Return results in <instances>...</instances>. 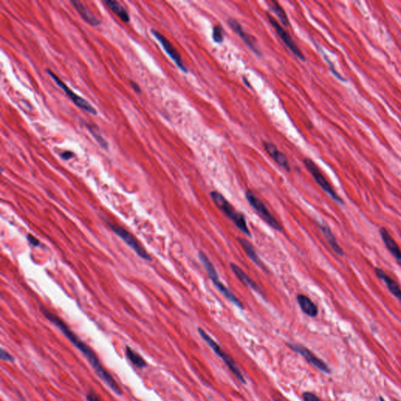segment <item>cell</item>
Here are the masks:
<instances>
[{"label": "cell", "mask_w": 401, "mask_h": 401, "mask_svg": "<svg viewBox=\"0 0 401 401\" xmlns=\"http://www.w3.org/2000/svg\"><path fill=\"white\" fill-rule=\"evenodd\" d=\"M40 311L47 320L52 322L53 324H55L59 329L61 330V332L66 336L67 339L70 341L71 343L74 345L76 348L80 350V352L83 354L84 356L89 361L90 365L94 369V371L97 373L99 378L102 379L104 383L108 385V387L112 391L115 392L117 395H121L122 392H121L120 386L118 385L117 382L112 376L110 373L108 372L106 369L103 367L102 364L100 363V360L97 358L94 351L86 343H84L83 341L81 340L70 329V327L67 325L65 322L61 320V318L57 317V315L53 314V313L48 311L43 307H40Z\"/></svg>", "instance_id": "obj_1"}, {"label": "cell", "mask_w": 401, "mask_h": 401, "mask_svg": "<svg viewBox=\"0 0 401 401\" xmlns=\"http://www.w3.org/2000/svg\"><path fill=\"white\" fill-rule=\"evenodd\" d=\"M210 197L212 198V200L216 206L220 208V210L235 223V226L241 232L248 236H251L244 214L237 212L236 209H235V208L231 205V203L219 191H212L210 193Z\"/></svg>", "instance_id": "obj_2"}, {"label": "cell", "mask_w": 401, "mask_h": 401, "mask_svg": "<svg viewBox=\"0 0 401 401\" xmlns=\"http://www.w3.org/2000/svg\"><path fill=\"white\" fill-rule=\"evenodd\" d=\"M198 331H199L200 336L202 338L203 340L205 343H207V344L209 346L210 348L212 349L214 353L223 360L227 367L229 368L231 372L233 373V375L236 377L238 380L241 382L242 384L245 385L246 380L244 379V376H243L242 373L240 371V369L238 367V366L236 365V363L234 361L233 359L220 347V345L218 344L210 335H208L206 333V331H204V329L199 327Z\"/></svg>", "instance_id": "obj_3"}, {"label": "cell", "mask_w": 401, "mask_h": 401, "mask_svg": "<svg viewBox=\"0 0 401 401\" xmlns=\"http://www.w3.org/2000/svg\"><path fill=\"white\" fill-rule=\"evenodd\" d=\"M199 259H200V261L201 262L204 268L206 270L208 277H209V279L212 281L214 285L216 286L217 289L219 290L231 303H233L235 306H236L237 307H239V309H243L242 303H241L240 300L220 281V278L218 276L216 268L214 267L212 262L209 260L208 256H207L204 252H199Z\"/></svg>", "instance_id": "obj_4"}, {"label": "cell", "mask_w": 401, "mask_h": 401, "mask_svg": "<svg viewBox=\"0 0 401 401\" xmlns=\"http://www.w3.org/2000/svg\"><path fill=\"white\" fill-rule=\"evenodd\" d=\"M245 198L250 205L259 214L262 220L267 223L270 227L275 231H281L282 227L278 220L274 217L272 214L268 210L266 204L262 201L251 190H247Z\"/></svg>", "instance_id": "obj_5"}, {"label": "cell", "mask_w": 401, "mask_h": 401, "mask_svg": "<svg viewBox=\"0 0 401 401\" xmlns=\"http://www.w3.org/2000/svg\"><path fill=\"white\" fill-rule=\"evenodd\" d=\"M303 163L307 170L312 175L314 180L317 182V184L320 186L321 189L335 201L340 203V204H343L344 200L341 199L340 196L335 192V190L329 184V182L327 181L324 176L322 174V172H321L318 165L310 159H305L303 160Z\"/></svg>", "instance_id": "obj_6"}, {"label": "cell", "mask_w": 401, "mask_h": 401, "mask_svg": "<svg viewBox=\"0 0 401 401\" xmlns=\"http://www.w3.org/2000/svg\"><path fill=\"white\" fill-rule=\"evenodd\" d=\"M108 224L110 227L111 229L112 230V231H114L118 236L121 238L141 259L147 260V261L152 260V257L146 251L145 248H144V247L140 244L138 241L136 240L134 236L132 234L129 233V231L125 229L124 227L116 225L114 223H108Z\"/></svg>", "instance_id": "obj_7"}, {"label": "cell", "mask_w": 401, "mask_h": 401, "mask_svg": "<svg viewBox=\"0 0 401 401\" xmlns=\"http://www.w3.org/2000/svg\"><path fill=\"white\" fill-rule=\"evenodd\" d=\"M288 348L293 350L294 352L297 353L299 355L303 357L309 363L312 364L314 367L318 368L321 372L325 374H331V369L329 366L327 365L325 362L323 361L320 358L315 356L311 350L307 347L302 346L300 344H295V343H288L287 344Z\"/></svg>", "instance_id": "obj_8"}, {"label": "cell", "mask_w": 401, "mask_h": 401, "mask_svg": "<svg viewBox=\"0 0 401 401\" xmlns=\"http://www.w3.org/2000/svg\"><path fill=\"white\" fill-rule=\"evenodd\" d=\"M47 73L49 74V76L53 79L54 81H55L57 85H58L63 90L65 91V93H66L67 96H68L71 100H72V102L76 104V106H78L79 108H81L82 110L85 111V112H87L88 113L92 114V115H97V111L93 108L89 102H87L85 99L82 98V97H80L79 95L76 94L70 88L68 87L67 86L66 84L62 81V80H60L58 76H56L53 72H52L51 71L47 70Z\"/></svg>", "instance_id": "obj_9"}, {"label": "cell", "mask_w": 401, "mask_h": 401, "mask_svg": "<svg viewBox=\"0 0 401 401\" xmlns=\"http://www.w3.org/2000/svg\"><path fill=\"white\" fill-rule=\"evenodd\" d=\"M267 18H268L269 22L271 23V25H272L273 28L276 31L277 34L279 35L281 40L284 42L286 46L294 53V55H295V57H297L298 58L300 59L301 61H306V58H305V56L303 55V53H302L300 49L298 47L297 45L294 42L291 36L284 30V28H283L271 14H269L268 13H267Z\"/></svg>", "instance_id": "obj_10"}, {"label": "cell", "mask_w": 401, "mask_h": 401, "mask_svg": "<svg viewBox=\"0 0 401 401\" xmlns=\"http://www.w3.org/2000/svg\"><path fill=\"white\" fill-rule=\"evenodd\" d=\"M152 33L156 37V40L160 42L163 49H165V53L169 56L172 61H174L176 66L178 67L180 70L183 71V72H188V69L184 65V62H183L181 56H180L178 51L176 50V48L173 46V45L167 40V38H165V36L158 32V31L152 29Z\"/></svg>", "instance_id": "obj_11"}, {"label": "cell", "mask_w": 401, "mask_h": 401, "mask_svg": "<svg viewBox=\"0 0 401 401\" xmlns=\"http://www.w3.org/2000/svg\"><path fill=\"white\" fill-rule=\"evenodd\" d=\"M227 23H228V25L231 27V29H232L235 33H237V34L240 36V38L244 41V43L248 45V48H249L255 54H256L257 56L262 55L261 52L259 50V46H258L257 41H256V38L251 36V35L246 33L239 21L234 19V18H229L228 21H227Z\"/></svg>", "instance_id": "obj_12"}, {"label": "cell", "mask_w": 401, "mask_h": 401, "mask_svg": "<svg viewBox=\"0 0 401 401\" xmlns=\"http://www.w3.org/2000/svg\"><path fill=\"white\" fill-rule=\"evenodd\" d=\"M379 234L386 248L391 253L392 256H394L398 265L401 267V250L400 249L398 243L392 238L391 235L384 227L380 228Z\"/></svg>", "instance_id": "obj_13"}, {"label": "cell", "mask_w": 401, "mask_h": 401, "mask_svg": "<svg viewBox=\"0 0 401 401\" xmlns=\"http://www.w3.org/2000/svg\"><path fill=\"white\" fill-rule=\"evenodd\" d=\"M263 148L265 149L269 156L272 158L273 160L280 165L282 168H284L286 170L290 171V165L288 159L286 157L284 153L280 152L276 146L272 143L264 141L263 143Z\"/></svg>", "instance_id": "obj_14"}, {"label": "cell", "mask_w": 401, "mask_h": 401, "mask_svg": "<svg viewBox=\"0 0 401 401\" xmlns=\"http://www.w3.org/2000/svg\"><path fill=\"white\" fill-rule=\"evenodd\" d=\"M375 272L376 276L385 282L386 287L390 290V293L395 296L401 303V289L400 288L399 284H398V282L396 281L394 279H392L391 277L389 276L381 268H375Z\"/></svg>", "instance_id": "obj_15"}, {"label": "cell", "mask_w": 401, "mask_h": 401, "mask_svg": "<svg viewBox=\"0 0 401 401\" xmlns=\"http://www.w3.org/2000/svg\"><path fill=\"white\" fill-rule=\"evenodd\" d=\"M296 300H297L298 304L302 311L305 314H307V316L311 317V318H315L318 316V307L310 298L307 297V295L299 294L296 297Z\"/></svg>", "instance_id": "obj_16"}, {"label": "cell", "mask_w": 401, "mask_h": 401, "mask_svg": "<svg viewBox=\"0 0 401 401\" xmlns=\"http://www.w3.org/2000/svg\"><path fill=\"white\" fill-rule=\"evenodd\" d=\"M320 228L322 234L323 235V237H324V239L327 241V242L329 244L331 249L333 250L335 254H337L338 256H344V251H343V248H341L340 245L337 242L336 239H335V237L334 236L331 230L330 229V227H328L327 224L322 223V224H320Z\"/></svg>", "instance_id": "obj_17"}, {"label": "cell", "mask_w": 401, "mask_h": 401, "mask_svg": "<svg viewBox=\"0 0 401 401\" xmlns=\"http://www.w3.org/2000/svg\"><path fill=\"white\" fill-rule=\"evenodd\" d=\"M72 3L73 4V6L76 8V10H77L79 14L83 18L84 21H86L88 24L92 25V26H97V25H100V21L81 2L72 1Z\"/></svg>", "instance_id": "obj_18"}, {"label": "cell", "mask_w": 401, "mask_h": 401, "mask_svg": "<svg viewBox=\"0 0 401 401\" xmlns=\"http://www.w3.org/2000/svg\"><path fill=\"white\" fill-rule=\"evenodd\" d=\"M231 268L232 271H233L234 274H235V276L239 279V280L241 282H242L244 285L248 286L249 288H252V289L259 292V293H261L259 286L257 285L256 282L250 279L249 277L246 275L244 271L241 270L239 266L236 265L235 263H231Z\"/></svg>", "instance_id": "obj_19"}, {"label": "cell", "mask_w": 401, "mask_h": 401, "mask_svg": "<svg viewBox=\"0 0 401 401\" xmlns=\"http://www.w3.org/2000/svg\"><path fill=\"white\" fill-rule=\"evenodd\" d=\"M238 241H239V244L241 245V247H242L243 249H244L248 257L249 258L253 263H256L258 267L263 268V264L262 263L261 260L259 259V256H258L256 249L254 248L253 245H252L248 240H246L245 239H242V238H238Z\"/></svg>", "instance_id": "obj_20"}, {"label": "cell", "mask_w": 401, "mask_h": 401, "mask_svg": "<svg viewBox=\"0 0 401 401\" xmlns=\"http://www.w3.org/2000/svg\"><path fill=\"white\" fill-rule=\"evenodd\" d=\"M105 3L114 13H116L118 17H120L123 22H129L130 17H129V13H127L125 8L123 7L120 2L114 1V0H108V1H105Z\"/></svg>", "instance_id": "obj_21"}, {"label": "cell", "mask_w": 401, "mask_h": 401, "mask_svg": "<svg viewBox=\"0 0 401 401\" xmlns=\"http://www.w3.org/2000/svg\"><path fill=\"white\" fill-rule=\"evenodd\" d=\"M125 354H126L127 358H128L136 367H139V368H144V367L148 366V363L146 362L145 360H144L142 357L140 356V354L135 352L134 350L130 348L129 346H126V348H125Z\"/></svg>", "instance_id": "obj_22"}, {"label": "cell", "mask_w": 401, "mask_h": 401, "mask_svg": "<svg viewBox=\"0 0 401 401\" xmlns=\"http://www.w3.org/2000/svg\"><path fill=\"white\" fill-rule=\"evenodd\" d=\"M270 3H271V9H272L273 11L276 13V15L279 17L281 22L284 26H288L290 23L288 16H287V13H285L284 9L282 8L280 4L277 2V1H274V0L271 1Z\"/></svg>", "instance_id": "obj_23"}, {"label": "cell", "mask_w": 401, "mask_h": 401, "mask_svg": "<svg viewBox=\"0 0 401 401\" xmlns=\"http://www.w3.org/2000/svg\"><path fill=\"white\" fill-rule=\"evenodd\" d=\"M87 128L89 129L91 134L93 135L95 140H97V142L100 144V146H101V148H104V149H108V143H107L106 140L103 138V136L98 133V131L95 129V126H93V125L90 126V125H87Z\"/></svg>", "instance_id": "obj_24"}, {"label": "cell", "mask_w": 401, "mask_h": 401, "mask_svg": "<svg viewBox=\"0 0 401 401\" xmlns=\"http://www.w3.org/2000/svg\"><path fill=\"white\" fill-rule=\"evenodd\" d=\"M212 39L216 43H222L224 40V33L223 29L220 25H215L212 30Z\"/></svg>", "instance_id": "obj_25"}, {"label": "cell", "mask_w": 401, "mask_h": 401, "mask_svg": "<svg viewBox=\"0 0 401 401\" xmlns=\"http://www.w3.org/2000/svg\"><path fill=\"white\" fill-rule=\"evenodd\" d=\"M322 54H323V57H324V60H325V61H327V64H328V65H329V69L330 71H331V73H332V74H333L334 76H335V77H336V78L338 79V80H341V81H346V79L343 78V76H341V75L339 74V72H337V71L335 70V67H334V65H332V63H331V61H330L329 60H328V58H327V56H326L325 54L323 53V52H322Z\"/></svg>", "instance_id": "obj_26"}, {"label": "cell", "mask_w": 401, "mask_h": 401, "mask_svg": "<svg viewBox=\"0 0 401 401\" xmlns=\"http://www.w3.org/2000/svg\"><path fill=\"white\" fill-rule=\"evenodd\" d=\"M303 401H321L318 396L311 393V392H305L303 394Z\"/></svg>", "instance_id": "obj_27"}, {"label": "cell", "mask_w": 401, "mask_h": 401, "mask_svg": "<svg viewBox=\"0 0 401 401\" xmlns=\"http://www.w3.org/2000/svg\"><path fill=\"white\" fill-rule=\"evenodd\" d=\"M0 358H1L2 361H13V360H14V358H13L11 354H9L7 351L3 350V349H1Z\"/></svg>", "instance_id": "obj_28"}, {"label": "cell", "mask_w": 401, "mask_h": 401, "mask_svg": "<svg viewBox=\"0 0 401 401\" xmlns=\"http://www.w3.org/2000/svg\"><path fill=\"white\" fill-rule=\"evenodd\" d=\"M86 400H87V401H101L100 397L93 391L88 393L87 395H86Z\"/></svg>", "instance_id": "obj_29"}, {"label": "cell", "mask_w": 401, "mask_h": 401, "mask_svg": "<svg viewBox=\"0 0 401 401\" xmlns=\"http://www.w3.org/2000/svg\"><path fill=\"white\" fill-rule=\"evenodd\" d=\"M27 239L29 241L31 244H33L35 247H38L40 245V241L36 239V237L32 235H29L27 236Z\"/></svg>", "instance_id": "obj_30"}, {"label": "cell", "mask_w": 401, "mask_h": 401, "mask_svg": "<svg viewBox=\"0 0 401 401\" xmlns=\"http://www.w3.org/2000/svg\"><path fill=\"white\" fill-rule=\"evenodd\" d=\"M75 154L73 152H69V151H66V152H63L62 154L61 155V159H64V160H69V159H72V158L74 157Z\"/></svg>", "instance_id": "obj_31"}, {"label": "cell", "mask_w": 401, "mask_h": 401, "mask_svg": "<svg viewBox=\"0 0 401 401\" xmlns=\"http://www.w3.org/2000/svg\"><path fill=\"white\" fill-rule=\"evenodd\" d=\"M131 85H132V88L134 89L135 92L136 93H140L141 92V89H140V86H139L138 84L135 82L134 81H130Z\"/></svg>", "instance_id": "obj_32"}, {"label": "cell", "mask_w": 401, "mask_h": 401, "mask_svg": "<svg viewBox=\"0 0 401 401\" xmlns=\"http://www.w3.org/2000/svg\"><path fill=\"white\" fill-rule=\"evenodd\" d=\"M243 80H244V83H245L246 85H248V86H249V87L251 88V85H250L249 82H248V80H246V79L244 78V77H243Z\"/></svg>", "instance_id": "obj_33"}, {"label": "cell", "mask_w": 401, "mask_h": 401, "mask_svg": "<svg viewBox=\"0 0 401 401\" xmlns=\"http://www.w3.org/2000/svg\"><path fill=\"white\" fill-rule=\"evenodd\" d=\"M379 401H385L384 398H382V397H379Z\"/></svg>", "instance_id": "obj_34"}, {"label": "cell", "mask_w": 401, "mask_h": 401, "mask_svg": "<svg viewBox=\"0 0 401 401\" xmlns=\"http://www.w3.org/2000/svg\"><path fill=\"white\" fill-rule=\"evenodd\" d=\"M274 400H275V401H284L281 399H276V398H274Z\"/></svg>", "instance_id": "obj_35"}, {"label": "cell", "mask_w": 401, "mask_h": 401, "mask_svg": "<svg viewBox=\"0 0 401 401\" xmlns=\"http://www.w3.org/2000/svg\"></svg>", "instance_id": "obj_36"}]
</instances>
